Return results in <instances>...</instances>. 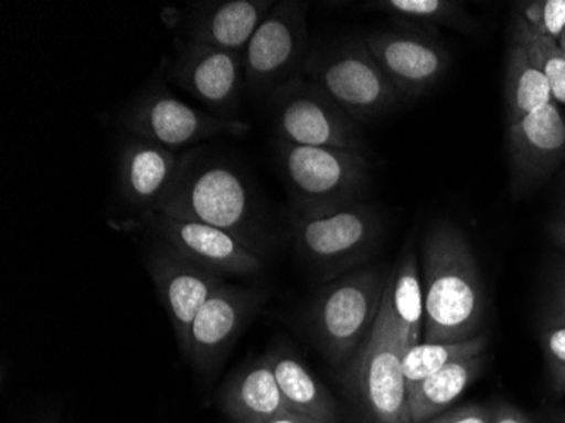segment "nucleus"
Instances as JSON below:
<instances>
[{
    "instance_id": "obj_1",
    "label": "nucleus",
    "mask_w": 565,
    "mask_h": 423,
    "mask_svg": "<svg viewBox=\"0 0 565 423\" xmlns=\"http://www.w3.org/2000/svg\"><path fill=\"white\" fill-rule=\"evenodd\" d=\"M424 298V342H465L481 334V273L465 232L452 222L439 221L425 235Z\"/></svg>"
},
{
    "instance_id": "obj_2",
    "label": "nucleus",
    "mask_w": 565,
    "mask_h": 423,
    "mask_svg": "<svg viewBox=\"0 0 565 423\" xmlns=\"http://www.w3.org/2000/svg\"><path fill=\"white\" fill-rule=\"evenodd\" d=\"M152 212L214 225L265 253L266 235L249 184L236 168L218 158L183 155L171 189Z\"/></svg>"
},
{
    "instance_id": "obj_3",
    "label": "nucleus",
    "mask_w": 565,
    "mask_h": 423,
    "mask_svg": "<svg viewBox=\"0 0 565 423\" xmlns=\"http://www.w3.org/2000/svg\"><path fill=\"white\" fill-rule=\"evenodd\" d=\"M278 160L294 214H327L363 202L370 184L363 151L278 141Z\"/></svg>"
},
{
    "instance_id": "obj_4",
    "label": "nucleus",
    "mask_w": 565,
    "mask_h": 423,
    "mask_svg": "<svg viewBox=\"0 0 565 423\" xmlns=\"http://www.w3.org/2000/svg\"><path fill=\"white\" fill-rule=\"evenodd\" d=\"M403 352L386 285L376 322L345 371L349 391L364 422L414 423L403 374Z\"/></svg>"
},
{
    "instance_id": "obj_5",
    "label": "nucleus",
    "mask_w": 565,
    "mask_h": 423,
    "mask_svg": "<svg viewBox=\"0 0 565 423\" xmlns=\"http://www.w3.org/2000/svg\"><path fill=\"white\" fill-rule=\"evenodd\" d=\"M303 76L355 123L376 119L402 101L363 36L316 47L305 63Z\"/></svg>"
},
{
    "instance_id": "obj_6",
    "label": "nucleus",
    "mask_w": 565,
    "mask_h": 423,
    "mask_svg": "<svg viewBox=\"0 0 565 423\" xmlns=\"http://www.w3.org/2000/svg\"><path fill=\"white\" fill-rule=\"evenodd\" d=\"M386 279L388 276L370 268L320 288L312 326L330 364H345L358 355L380 315Z\"/></svg>"
},
{
    "instance_id": "obj_7",
    "label": "nucleus",
    "mask_w": 565,
    "mask_h": 423,
    "mask_svg": "<svg viewBox=\"0 0 565 423\" xmlns=\"http://www.w3.org/2000/svg\"><path fill=\"white\" fill-rule=\"evenodd\" d=\"M124 129L136 138L178 149L215 136H244L250 126L236 117H221L178 98L161 78H154L135 102L120 113Z\"/></svg>"
},
{
    "instance_id": "obj_8",
    "label": "nucleus",
    "mask_w": 565,
    "mask_h": 423,
    "mask_svg": "<svg viewBox=\"0 0 565 423\" xmlns=\"http://www.w3.org/2000/svg\"><path fill=\"white\" fill-rule=\"evenodd\" d=\"M308 4L282 0L273 6L244 50L246 88L275 95L303 76L307 63Z\"/></svg>"
},
{
    "instance_id": "obj_9",
    "label": "nucleus",
    "mask_w": 565,
    "mask_h": 423,
    "mask_svg": "<svg viewBox=\"0 0 565 423\" xmlns=\"http://www.w3.org/2000/svg\"><path fill=\"white\" fill-rule=\"evenodd\" d=\"M300 256L322 273H339L366 260L381 237L374 207L359 202L320 215H291Z\"/></svg>"
},
{
    "instance_id": "obj_10",
    "label": "nucleus",
    "mask_w": 565,
    "mask_h": 423,
    "mask_svg": "<svg viewBox=\"0 0 565 423\" xmlns=\"http://www.w3.org/2000/svg\"><path fill=\"white\" fill-rule=\"evenodd\" d=\"M279 141L363 151L358 123L301 76L273 95Z\"/></svg>"
},
{
    "instance_id": "obj_11",
    "label": "nucleus",
    "mask_w": 565,
    "mask_h": 423,
    "mask_svg": "<svg viewBox=\"0 0 565 423\" xmlns=\"http://www.w3.org/2000/svg\"><path fill=\"white\" fill-rule=\"evenodd\" d=\"M168 81L202 102L209 113L233 117L246 88L243 53L174 40Z\"/></svg>"
},
{
    "instance_id": "obj_12",
    "label": "nucleus",
    "mask_w": 565,
    "mask_h": 423,
    "mask_svg": "<svg viewBox=\"0 0 565 423\" xmlns=\"http://www.w3.org/2000/svg\"><path fill=\"white\" fill-rule=\"evenodd\" d=\"M273 6L271 0H214L168 8L161 18L177 31L178 40L244 53Z\"/></svg>"
},
{
    "instance_id": "obj_13",
    "label": "nucleus",
    "mask_w": 565,
    "mask_h": 423,
    "mask_svg": "<svg viewBox=\"0 0 565 423\" xmlns=\"http://www.w3.org/2000/svg\"><path fill=\"white\" fill-rule=\"evenodd\" d=\"M146 221L164 246L218 275H254L265 264L262 253L214 225L161 212H149Z\"/></svg>"
},
{
    "instance_id": "obj_14",
    "label": "nucleus",
    "mask_w": 565,
    "mask_h": 423,
    "mask_svg": "<svg viewBox=\"0 0 565 423\" xmlns=\"http://www.w3.org/2000/svg\"><path fill=\"white\" fill-rule=\"evenodd\" d=\"M262 304L263 295L254 289L231 285L215 289L196 314L183 352L196 371L211 373Z\"/></svg>"
},
{
    "instance_id": "obj_15",
    "label": "nucleus",
    "mask_w": 565,
    "mask_h": 423,
    "mask_svg": "<svg viewBox=\"0 0 565 423\" xmlns=\"http://www.w3.org/2000/svg\"><path fill=\"white\" fill-rule=\"evenodd\" d=\"M363 40L402 98L430 92L449 66L446 47L424 34L374 31L364 34Z\"/></svg>"
},
{
    "instance_id": "obj_16",
    "label": "nucleus",
    "mask_w": 565,
    "mask_h": 423,
    "mask_svg": "<svg viewBox=\"0 0 565 423\" xmlns=\"http://www.w3.org/2000/svg\"><path fill=\"white\" fill-rule=\"evenodd\" d=\"M148 269L170 315L178 343L185 352L193 320L215 289L224 285L222 275L180 256L164 244L149 256Z\"/></svg>"
},
{
    "instance_id": "obj_17",
    "label": "nucleus",
    "mask_w": 565,
    "mask_h": 423,
    "mask_svg": "<svg viewBox=\"0 0 565 423\" xmlns=\"http://www.w3.org/2000/svg\"><path fill=\"white\" fill-rule=\"evenodd\" d=\"M513 180L519 184L536 183L547 178L565 158V120L557 104L508 124Z\"/></svg>"
},
{
    "instance_id": "obj_18",
    "label": "nucleus",
    "mask_w": 565,
    "mask_h": 423,
    "mask_svg": "<svg viewBox=\"0 0 565 423\" xmlns=\"http://www.w3.org/2000/svg\"><path fill=\"white\" fill-rule=\"evenodd\" d=\"M182 156L148 139L131 138L124 142L119 158V187L122 199L146 214L157 210L171 189Z\"/></svg>"
},
{
    "instance_id": "obj_19",
    "label": "nucleus",
    "mask_w": 565,
    "mask_h": 423,
    "mask_svg": "<svg viewBox=\"0 0 565 423\" xmlns=\"http://www.w3.org/2000/svg\"><path fill=\"white\" fill-rule=\"evenodd\" d=\"M222 406L234 423H268L291 412L266 356L249 362L228 381Z\"/></svg>"
},
{
    "instance_id": "obj_20",
    "label": "nucleus",
    "mask_w": 565,
    "mask_h": 423,
    "mask_svg": "<svg viewBox=\"0 0 565 423\" xmlns=\"http://www.w3.org/2000/svg\"><path fill=\"white\" fill-rule=\"evenodd\" d=\"M276 383L291 412L326 423L341 422V412L332 394L317 381L310 369L287 349L275 348L266 355Z\"/></svg>"
},
{
    "instance_id": "obj_21",
    "label": "nucleus",
    "mask_w": 565,
    "mask_h": 423,
    "mask_svg": "<svg viewBox=\"0 0 565 423\" xmlns=\"http://www.w3.org/2000/svg\"><path fill=\"white\" fill-rule=\"evenodd\" d=\"M482 355L457 359L428 377L408 396L409 415L414 423H427L443 415L465 393L466 388L481 374Z\"/></svg>"
},
{
    "instance_id": "obj_22",
    "label": "nucleus",
    "mask_w": 565,
    "mask_h": 423,
    "mask_svg": "<svg viewBox=\"0 0 565 423\" xmlns=\"http://www.w3.org/2000/svg\"><path fill=\"white\" fill-rule=\"evenodd\" d=\"M390 304L398 324L403 348H412L422 342L425 329L424 283L418 273L414 253L403 256L395 273L388 276Z\"/></svg>"
},
{
    "instance_id": "obj_23",
    "label": "nucleus",
    "mask_w": 565,
    "mask_h": 423,
    "mask_svg": "<svg viewBox=\"0 0 565 423\" xmlns=\"http://www.w3.org/2000/svg\"><path fill=\"white\" fill-rule=\"evenodd\" d=\"M551 102L555 101L547 78L533 66L523 47L511 41L504 81L507 123H516Z\"/></svg>"
},
{
    "instance_id": "obj_24",
    "label": "nucleus",
    "mask_w": 565,
    "mask_h": 423,
    "mask_svg": "<svg viewBox=\"0 0 565 423\" xmlns=\"http://www.w3.org/2000/svg\"><path fill=\"white\" fill-rule=\"evenodd\" d=\"M484 334L457 343H427L420 342L417 346L406 349L403 352V374H405L406 390L414 393L428 377L437 373L444 366L457 361V359L481 356L486 349Z\"/></svg>"
},
{
    "instance_id": "obj_25",
    "label": "nucleus",
    "mask_w": 565,
    "mask_h": 423,
    "mask_svg": "<svg viewBox=\"0 0 565 423\" xmlns=\"http://www.w3.org/2000/svg\"><path fill=\"white\" fill-rule=\"evenodd\" d=\"M511 41L523 47L533 66L547 78L554 101L565 104V51L558 41L530 25L520 14L513 18Z\"/></svg>"
},
{
    "instance_id": "obj_26",
    "label": "nucleus",
    "mask_w": 565,
    "mask_h": 423,
    "mask_svg": "<svg viewBox=\"0 0 565 423\" xmlns=\"http://www.w3.org/2000/svg\"><path fill=\"white\" fill-rule=\"evenodd\" d=\"M374 11L388 12L396 18L450 25L459 30H471V19L459 2L449 0H380L371 4Z\"/></svg>"
},
{
    "instance_id": "obj_27",
    "label": "nucleus",
    "mask_w": 565,
    "mask_h": 423,
    "mask_svg": "<svg viewBox=\"0 0 565 423\" xmlns=\"http://www.w3.org/2000/svg\"><path fill=\"white\" fill-rule=\"evenodd\" d=\"M542 351L555 393L565 394V322L547 320L542 330Z\"/></svg>"
},
{
    "instance_id": "obj_28",
    "label": "nucleus",
    "mask_w": 565,
    "mask_h": 423,
    "mask_svg": "<svg viewBox=\"0 0 565 423\" xmlns=\"http://www.w3.org/2000/svg\"><path fill=\"white\" fill-rule=\"evenodd\" d=\"M516 14L530 25L558 41L565 31V0H541L520 4Z\"/></svg>"
},
{
    "instance_id": "obj_29",
    "label": "nucleus",
    "mask_w": 565,
    "mask_h": 423,
    "mask_svg": "<svg viewBox=\"0 0 565 423\" xmlns=\"http://www.w3.org/2000/svg\"><path fill=\"white\" fill-rule=\"evenodd\" d=\"M494 406L465 405L447 410L427 423H493Z\"/></svg>"
},
{
    "instance_id": "obj_30",
    "label": "nucleus",
    "mask_w": 565,
    "mask_h": 423,
    "mask_svg": "<svg viewBox=\"0 0 565 423\" xmlns=\"http://www.w3.org/2000/svg\"><path fill=\"white\" fill-rule=\"evenodd\" d=\"M547 320H555V322H565V272L558 276L555 283L554 297L551 302V314Z\"/></svg>"
},
{
    "instance_id": "obj_31",
    "label": "nucleus",
    "mask_w": 565,
    "mask_h": 423,
    "mask_svg": "<svg viewBox=\"0 0 565 423\" xmlns=\"http://www.w3.org/2000/svg\"><path fill=\"white\" fill-rule=\"evenodd\" d=\"M493 423H533L522 410L510 403H500L494 406Z\"/></svg>"
},
{
    "instance_id": "obj_32",
    "label": "nucleus",
    "mask_w": 565,
    "mask_h": 423,
    "mask_svg": "<svg viewBox=\"0 0 565 423\" xmlns=\"http://www.w3.org/2000/svg\"><path fill=\"white\" fill-rule=\"evenodd\" d=\"M548 232H551L552 241H554L561 250L565 251V212L552 221Z\"/></svg>"
},
{
    "instance_id": "obj_33",
    "label": "nucleus",
    "mask_w": 565,
    "mask_h": 423,
    "mask_svg": "<svg viewBox=\"0 0 565 423\" xmlns=\"http://www.w3.org/2000/svg\"><path fill=\"white\" fill-rule=\"evenodd\" d=\"M268 423H326L320 420L310 419V416L300 415V413L288 412L282 415L276 416V419L269 420Z\"/></svg>"
},
{
    "instance_id": "obj_34",
    "label": "nucleus",
    "mask_w": 565,
    "mask_h": 423,
    "mask_svg": "<svg viewBox=\"0 0 565 423\" xmlns=\"http://www.w3.org/2000/svg\"><path fill=\"white\" fill-rule=\"evenodd\" d=\"M558 44H561L562 50L565 51V31L562 33V36L558 38Z\"/></svg>"
}]
</instances>
